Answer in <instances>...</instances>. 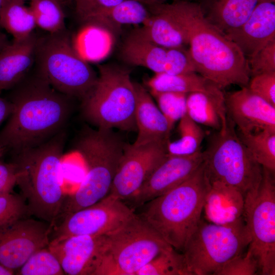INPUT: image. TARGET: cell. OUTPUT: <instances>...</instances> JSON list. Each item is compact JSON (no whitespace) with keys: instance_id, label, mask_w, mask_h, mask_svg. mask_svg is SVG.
Instances as JSON below:
<instances>
[{"instance_id":"cell-1","label":"cell","mask_w":275,"mask_h":275,"mask_svg":"<svg viewBox=\"0 0 275 275\" xmlns=\"http://www.w3.org/2000/svg\"><path fill=\"white\" fill-rule=\"evenodd\" d=\"M34 70L11 89L8 99L14 110L0 132V145L14 153L58 133L71 112V97L54 89Z\"/></svg>"},{"instance_id":"cell-2","label":"cell","mask_w":275,"mask_h":275,"mask_svg":"<svg viewBox=\"0 0 275 275\" xmlns=\"http://www.w3.org/2000/svg\"><path fill=\"white\" fill-rule=\"evenodd\" d=\"M168 5L186 32L196 72L222 89L231 85L247 87L251 78L247 58L207 21L199 4L180 0Z\"/></svg>"},{"instance_id":"cell-3","label":"cell","mask_w":275,"mask_h":275,"mask_svg":"<svg viewBox=\"0 0 275 275\" xmlns=\"http://www.w3.org/2000/svg\"><path fill=\"white\" fill-rule=\"evenodd\" d=\"M66 133L61 130L47 141L15 153L16 185L31 215L51 224L57 222L65 198L61 161Z\"/></svg>"},{"instance_id":"cell-4","label":"cell","mask_w":275,"mask_h":275,"mask_svg":"<svg viewBox=\"0 0 275 275\" xmlns=\"http://www.w3.org/2000/svg\"><path fill=\"white\" fill-rule=\"evenodd\" d=\"M210 185L203 162L183 183L142 205L139 215L167 243L182 253L201 219Z\"/></svg>"},{"instance_id":"cell-5","label":"cell","mask_w":275,"mask_h":275,"mask_svg":"<svg viewBox=\"0 0 275 275\" xmlns=\"http://www.w3.org/2000/svg\"><path fill=\"white\" fill-rule=\"evenodd\" d=\"M126 144L113 129L87 127L82 130L75 146L86 163L87 173L77 189L65 197L58 221L108 194Z\"/></svg>"},{"instance_id":"cell-6","label":"cell","mask_w":275,"mask_h":275,"mask_svg":"<svg viewBox=\"0 0 275 275\" xmlns=\"http://www.w3.org/2000/svg\"><path fill=\"white\" fill-rule=\"evenodd\" d=\"M34 65L54 89L81 101L97 79L95 71L74 48L66 29L37 37Z\"/></svg>"},{"instance_id":"cell-7","label":"cell","mask_w":275,"mask_h":275,"mask_svg":"<svg viewBox=\"0 0 275 275\" xmlns=\"http://www.w3.org/2000/svg\"><path fill=\"white\" fill-rule=\"evenodd\" d=\"M98 69L94 86L81 101L84 117L97 128L136 131L135 91L129 71L109 64Z\"/></svg>"},{"instance_id":"cell-8","label":"cell","mask_w":275,"mask_h":275,"mask_svg":"<svg viewBox=\"0 0 275 275\" xmlns=\"http://www.w3.org/2000/svg\"><path fill=\"white\" fill-rule=\"evenodd\" d=\"M106 236L105 250L94 275H135L157 255L172 246L134 212Z\"/></svg>"},{"instance_id":"cell-9","label":"cell","mask_w":275,"mask_h":275,"mask_svg":"<svg viewBox=\"0 0 275 275\" xmlns=\"http://www.w3.org/2000/svg\"><path fill=\"white\" fill-rule=\"evenodd\" d=\"M203 154L210 182L219 181L231 185L244 196L258 187L262 167L241 141L228 116L221 129L210 137Z\"/></svg>"},{"instance_id":"cell-10","label":"cell","mask_w":275,"mask_h":275,"mask_svg":"<svg viewBox=\"0 0 275 275\" xmlns=\"http://www.w3.org/2000/svg\"><path fill=\"white\" fill-rule=\"evenodd\" d=\"M250 242L245 224L226 226L201 219L182 253L190 275H215Z\"/></svg>"},{"instance_id":"cell-11","label":"cell","mask_w":275,"mask_h":275,"mask_svg":"<svg viewBox=\"0 0 275 275\" xmlns=\"http://www.w3.org/2000/svg\"><path fill=\"white\" fill-rule=\"evenodd\" d=\"M274 175L262 167L258 187L245 196L244 218L250 237L248 249L257 259L262 275L275 274Z\"/></svg>"},{"instance_id":"cell-12","label":"cell","mask_w":275,"mask_h":275,"mask_svg":"<svg viewBox=\"0 0 275 275\" xmlns=\"http://www.w3.org/2000/svg\"><path fill=\"white\" fill-rule=\"evenodd\" d=\"M133 213V209L124 201L107 195L97 203L65 217L56 227L51 240L77 235H105L120 226Z\"/></svg>"},{"instance_id":"cell-13","label":"cell","mask_w":275,"mask_h":275,"mask_svg":"<svg viewBox=\"0 0 275 275\" xmlns=\"http://www.w3.org/2000/svg\"><path fill=\"white\" fill-rule=\"evenodd\" d=\"M168 142L140 146L127 143L108 195L128 201L166 158Z\"/></svg>"},{"instance_id":"cell-14","label":"cell","mask_w":275,"mask_h":275,"mask_svg":"<svg viewBox=\"0 0 275 275\" xmlns=\"http://www.w3.org/2000/svg\"><path fill=\"white\" fill-rule=\"evenodd\" d=\"M53 228L29 217L0 226V262L18 270L35 252L48 246Z\"/></svg>"},{"instance_id":"cell-15","label":"cell","mask_w":275,"mask_h":275,"mask_svg":"<svg viewBox=\"0 0 275 275\" xmlns=\"http://www.w3.org/2000/svg\"><path fill=\"white\" fill-rule=\"evenodd\" d=\"M203 162V152L188 155H170L153 171L136 193L128 200L133 207L160 196L177 187L198 169Z\"/></svg>"},{"instance_id":"cell-16","label":"cell","mask_w":275,"mask_h":275,"mask_svg":"<svg viewBox=\"0 0 275 275\" xmlns=\"http://www.w3.org/2000/svg\"><path fill=\"white\" fill-rule=\"evenodd\" d=\"M106 236L77 235L50 240L48 246L65 274L94 275L105 248Z\"/></svg>"},{"instance_id":"cell-17","label":"cell","mask_w":275,"mask_h":275,"mask_svg":"<svg viewBox=\"0 0 275 275\" xmlns=\"http://www.w3.org/2000/svg\"><path fill=\"white\" fill-rule=\"evenodd\" d=\"M225 98L227 115L237 127L238 132L275 131V106L248 87L225 94Z\"/></svg>"},{"instance_id":"cell-18","label":"cell","mask_w":275,"mask_h":275,"mask_svg":"<svg viewBox=\"0 0 275 275\" xmlns=\"http://www.w3.org/2000/svg\"><path fill=\"white\" fill-rule=\"evenodd\" d=\"M247 58L275 40V5L271 1L259 3L239 28L225 35Z\"/></svg>"},{"instance_id":"cell-19","label":"cell","mask_w":275,"mask_h":275,"mask_svg":"<svg viewBox=\"0 0 275 275\" xmlns=\"http://www.w3.org/2000/svg\"><path fill=\"white\" fill-rule=\"evenodd\" d=\"M245 196L237 188L219 182H210L203 205L206 220L216 225L245 224Z\"/></svg>"},{"instance_id":"cell-20","label":"cell","mask_w":275,"mask_h":275,"mask_svg":"<svg viewBox=\"0 0 275 275\" xmlns=\"http://www.w3.org/2000/svg\"><path fill=\"white\" fill-rule=\"evenodd\" d=\"M133 85L138 135L132 145L140 146L153 142H168L172 130L166 119L147 89L136 82H133Z\"/></svg>"},{"instance_id":"cell-21","label":"cell","mask_w":275,"mask_h":275,"mask_svg":"<svg viewBox=\"0 0 275 275\" xmlns=\"http://www.w3.org/2000/svg\"><path fill=\"white\" fill-rule=\"evenodd\" d=\"M37 37L33 33L26 38L13 39L0 52V92L12 89L33 67Z\"/></svg>"},{"instance_id":"cell-22","label":"cell","mask_w":275,"mask_h":275,"mask_svg":"<svg viewBox=\"0 0 275 275\" xmlns=\"http://www.w3.org/2000/svg\"><path fill=\"white\" fill-rule=\"evenodd\" d=\"M147 7L151 16L141 28L136 29L139 33L166 48L188 45L186 32L167 3Z\"/></svg>"},{"instance_id":"cell-23","label":"cell","mask_w":275,"mask_h":275,"mask_svg":"<svg viewBox=\"0 0 275 275\" xmlns=\"http://www.w3.org/2000/svg\"><path fill=\"white\" fill-rule=\"evenodd\" d=\"M207 21L224 35L240 26L249 18L256 6L265 1L198 0Z\"/></svg>"},{"instance_id":"cell-24","label":"cell","mask_w":275,"mask_h":275,"mask_svg":"<svg viewBox=\"0 0 275 275\" xmlns=\"http://www.w3.org/2000/svg\"><path fill=\"white\" fill-rule=\"evenodd\" d=\"M186 114L199 124L219 130L228 119L222 89L217 88L210 91L188 94Z\"/></svg>"},{"instance_id":"cell-25","label":"cell","mask_w":275,"mask_h":275,"mask_svg":"<svg viewBox=\"0 0 275 275\" xmlns=\"http://www.w3.org/2000/svg\"><path fill=\"white\" fill-rule=\"evenodd\" d=\"M166 52V48L152 42L135 30L125 40L121 55L122 59L130 65L160 73L163 72Z\"/></svg>"},{"instance_id":"cell-26","label":"cell","mask_w":275,"mask_h":275,"mask_svg":"<svg viewBox=\"0 0 275 275\" xmlns=\"http://www.w3.org/2000/svg\"><path fill=\"white\" fill-rule=\"evenodd\" d=\"M146 84L150 92H168L187 94L210 91L219 88L197 72L178 74L155 73L147 81Z\"/></svg>"},{"instance_id":"cell-27","label":"cell","mask_w":275,"mask_h":275,"mask_svg":"<svg viewBox=\"0 0 275 275\" xmlns=\"http://www.w3.org/2000/svg\"><path fill=\"white\" fill-rule=\"evenodd\" d=\"M151 16L149 8L137 0H123L96 17L91 25L116 30L126 24H144Z\"/></svg>"},{"instance_id":"cell-28","label":"cell","mask_w":275,"mask_h":275,"mask_svg":"<svg viewBox=\"0 0 275 275\" xmlns=\"http://www.w3.org/2000/svg\"><path fill=\"white\" fill-rule=\"evenodd\" d=\"M23 0H3L0 11V28L15 40H21L34 32L36 23L29 7Z\"/></svg>"},{"instance_id":"cell-29","label":"cell","mask_w":275,"mask_h":275,"mask_svg":"<svg viewBox=\"0 0 275 275\" xmlns=\"http://www.w3.org/2000/svg\"><path fill=\"white\" fill-rule=\"evenodd\" d=\"M237 133L254 159L262 167L275 172V131L263 130Z\"/></svg>"},{"instance_id":"cell-30","label":"cell","mask_w":275,"mask_h":275,"mask_svg":"<svg viewBox=\"0 0 275 275\" xmlns=\"http://www.w3.org/2000/svg\"><path fill=\"white\" fill-rule=\"evenodd\" d=\"M178 129L180 138L174 142L168 141L167 152L170 155H188L199 150L205 133L198 123L185 114L180 120Z\"/></svg>"},{"instance_id":"cell-31","label":"cell","mask_w":275,"mask_h":275,"mask_svg":"<svg viewBox=\"0 0 275 275\" xmlns=\"http://www.w3.org/2000/svg\"><path fill=\"white\" fill-rule=\"evenodd\" d=\"M135 275H190L183 254L172 246L161 252Z\"/></svg>"},{"instance_id":"cell-32","label":"cell","mask_w":275,"mask_h":275,"mask_svg":"<svg viewBox=\"0 0 275 275\" xmlns=\"http://www.w3.org/2000/svg\"><path fill=\"white\" fill-rule=\"evenodd\" d=\"M62 5L59 0H31L29 8L36 25L48 33L66 30Z\"/></svg>"},{"instance_id":"cell-33","label":"cell","mask_w":275,"mask_h":275,"mask_svg":"<svg viewBox=\"0 0 275 275\" xmlns=\"http://www.w3.org/2000/svg\"><path fill=\"white\" fill-rule=\"evenodd\" d=\"M18 275L65 274L57 257L48 247L35 252L17 270Z\"/></svg>"},{"instance_id":"cell-34","label":"cell","mask_w":275,"mask_h":275,"mask_svg":"<svg viewBox=\"0 0 275 275\" xmlns=\"http://www.w3.org/2000/svg\"><path fill=\"white\" fill-rule=\"evenodd\" d=\"M172 130L175 123L186 114L187 94L175 92H150Z\"/></svg>"},{"instance_id":"cell-35","label":"cell","mask_w":275,"mask_h":275,"mask_svg":"<svg viewBox=\"0 0 275 275\" xmlns=\"http://www.w3.org/2000/svg\"><path fill=\"white\" fill-rule=\"evenodd\" d=\"M30 215L26 202L21 195L12 193L0 195V226Z\"/></svg>"},{"instance_id":"cell-36","label":"cell","mask_w":275,"mask_h":275,"mask_svg":"<svg viewBox=\"0 0 275 275\" xmlns=\"http://www.w3.org/2000/svg\"><path fill=\"white\" fill-rule=\"evenodd\" d=\"M196 72V68L186 46L167 48L163 72L178 74Z\"/></svg>"},{"instance_id":"cell-37","label":"cell","mask_w":275,"mask_h":275,"mask_svg":"<svg viewBox=\"0 0 275 275\" xmlns=\"http://www.w3.org/2000/svg\"><path fill=\"white\" fill-rule=\"evenodd\" d=\"M259 273L258 262L247 250L227 261L215 275H255Z\"/></svg>"},{"instance_id":"cell-38","label":"cell","mask_w":275,"mask_h":275,"mask_svg":"<svg viewBox=\"0 0 275 275\" xmlns=\"http://www.w3.org/2000/svg\"><path fill=\"white\" fill-rule=\"evenodd\" d=\"M75 14L85 23L91 24L98 16L123 0H72Z\"/></svg>"},{"instance_id":"cell-39","label":"cell","mask_w":275,"mask_h":275,"mask_svg":"<svg viewBox=\"0 0 275 275\" xmlns=\"http://www.w3.org/2000/svg\"><path fill=\"white\" fill-rule=\"evenodd\" d=\"M248 61L251 77L275 71V40L263 46Z\"/></svg>"},{"instance_id":"cell-40","label":"cell","mask_w":275,"mask_h":275,"mask_svg":"<svg viewBox=\"0 0 275 275\" xmlns=\"http://www.w3.org/2000/svg\"><path fill=\"white\" fill-rule=\"evenodd\" d=\"M253 92L275 106V71L251 77L247 86Z\"/></svg>"},{"instance_id":"cell-41","label":"cell","mask_w":275,"mask_h":275,"mask_svg":"<svg viewBox=\"0 0 275 275\" xmlns=\"http://www.w3.org/2000/svg\"><path fill=\"white\" fill-rule=\"evenodd\" d=\"M16 168L15 163L0 161V195L12 193L16 185Z\"/></svg>"},{"instance_id":"cell-42","label":"cell","mask_w":275,"mask_h":275,"mask_svg":"<svg viewBox=\"0 0 275 275\" xmlns=\"http://www.w3.org/2000/svg\"><path fill=\"white\" fill-rule=\"evenodd\" d=\"M14 110V105L7 98L0 96V124L9 117Z\"/></svg>"},{"instance_id":"cell-43","label":"cell","mask_w":275,"mask_h":275,"mask_svg":"<svg viewBox=\"0 0 275 275\" xmlns=\"http://www.w3.org/2000/svg\"><path fill=\"white\" fill-rule=\"evenodd\" d=\"M141 3L144 4L147 7H150L154 6L156 5H159L164 3H167L169 1H172L173 2L178 1L180 0H137Z\"/></svg>"},{"instance_id":"cell-44","label":"cell","mask_w":275,"mask_h":275,"mask_svg":"<svg viewBox=\"0 0 275 275\" xmlns=\"http://www.w3.org/2000/svg\"><path fill=\"white\" fill-rule=\"evenodd\" d=\"M15 274L14 270L10 269L0 262V275H12Z\"/></svg>"},{"instance_id":"cell-45","label":"cell","mask_w":275,"mask_h":275,"mask_svg":"<svg viewBox=\"0 0 275 275\" xmlns=\"http://www.w3.org/2000/svg\"><path fill=\"white\" fill-rule=\"evenodd\" d=\"M9 43L6 36L0 32V52Z\"/></svg>"},{"instance_id":"cell-46","label":"cell","mask_w":275,"mask_h":275,"mask_svg":"<svg viewBox=\"0 0 275 275\" xmlns=\"http://www.w3.org/2000/svg\"><path fill=\"white\" fill-rule=\"evenodd\" d=\"M6 151L4 147L0 145V158L3 156Z\"/></svg>"},{"instance_id":"cell-47","label":"cell","mask_w":275,"mask_h":275,"mask_svg":"<svg viewBox=\"0 0 275 275\" xmlns=\"http://www.w3.org/2000/svg\"><path fill=\"white\" fill-rule=\"evenodd\" d=\"M25 1V0H23ZM31 1V0H30ZM60 2H61L63 4H65V3L67 2L69 0H59Z\"/></svg>"},{"instance_id":"cell-48","label":"cell","mask_w":275,"mask_h":275,"mask_svg":"<svg viewBox=\"0 0 275 275\" xmlns=\"http://www.w3.org/2000/svg\"><path fill=\"white\" fill-rule=\"evenodd\" d=\"M3 1V0H0V11H1Z\"/></svg>"},{"instance_id":"cell-49","label":"cell","mask_w":275,"mask_h":275,"mask_svg":"<svg viewBox=\"0 0 275 275\" xmlns=\"http://www.w3.org/2000/svg\"><path fill=\"white\" fill-rule=\"evenodd\" d=\"M185 1L194 2V1H198V0H185Z\"/></svg>"},{"instance_id":"cell-50","label":"cell","mask_w":275,"mask_h":275,"mask_svg":"<svg viewBox=\"0 0 275 275\" xmlns=\"http://www.w3.org/2000/svg\"><path fill=\"white\" fill-rule=\"evenodd\" d=\"M275 1V0H274Z\"/></svg>"}]
</instances>
